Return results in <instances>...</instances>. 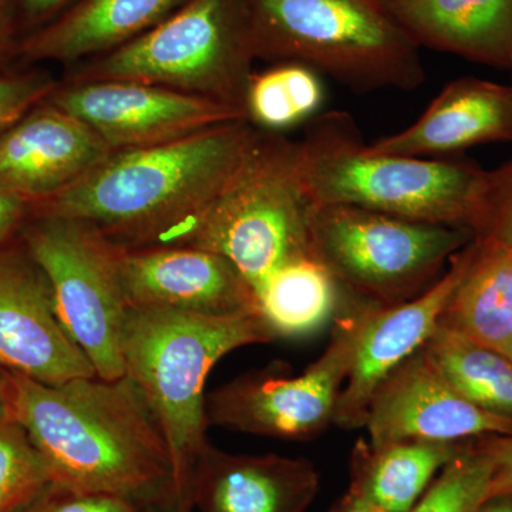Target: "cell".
<instances>
[{"label":"cell","instance_id":"obj_1","mask_svg":"<svg viewBox=\"0 0 512 512\" xmlns=\"http://www.w3.org/2000/svg\"><path fill=\"white\" fill-rule=\"evenodd\" d=\"M8 377L13 420L45 458L57 487L140 505L175 497L163 434L126 375L62 384Z\"/></svg>","mask_w":512,"mask_h":512},{"label":"cell","instance_id":"obj_2","mask_svg":"<svg viewBox=\"0 0 512 512\" xmlns=\"http://www.w3.org/2000/svg\"><path fill=\"white\" fill-rule=\"evenodd\" d=\"M258 128L232 121L160 146L114 151L32 215L93 225L124 249L184 245L238 170Z\"/></svg>","mask_w":512,"mask_h":512},{"label":"cell","instance_id":"obj_3","mask_svg":"<svg viewBox=\"0 0 512 512\" xmlns=\"http://www.w3.org/2000/svg\"><path fill=\"white\" fill-rule=\"evenodd\" d=\"M261 315L210 316L130 308L123 335L124 375L163 434L181 512H192V474L207 440L205 383L234 350L274 342Z\"/></svg>","mask_w":512,"mask_h":512},{"label":"cell","instance_id":"obj_4","mask_svg":"<svg viewBox=\"0 0 512 512\" xmlns=\"http://www.w3.org/2000/svg\"><path fill=\"white\" fill-rule=\"evenodd\" d=\"M303 187L313 205H352L406 220L477 232L490 171L446 158L369 150L346 111L313 117L298 141Z\"/></svg>","mask_w":512,"mask_h":512},{"label":"cell","instance_id":"obj_5","mask_svg":"<svg viewBox=\"0 0 512 512\" xmlns=\"http://www.w3.org/2000/svg\"><path fill=\"white\" fill-rule=\"evenodd\" d=\"M255 59L295 62L356 92H413L420 47L379 0H241Z\"/></svg>","mask_w":512,"mask_h":512},{"label":"cell","instance_id":"obj_6","mask_svg":"<svg viewBox=\"0 0 512 512\" xmlns=\"http://www.w3.org/2000/svg\"><path fill=\"white\" fill-rule=\"evenodd\" d=\"M311 207L298 141L258 128L238 170L181 247L225 256L256 293L281 266L313 255Z\"/></svg>","mask_w":512,"mask_h":512},{"label":"cell","instance_id":"obj_7","mask_svg":"<svg viewBox=\"0 0 512 512\" xmlns=\"http://www.w3.org/2000/svg\"><path fill=\"white\" fill-rule=\"evenodd\" d=\"M255 60L241 0H187L126 45L76 64L66 82L154 84L244 110Z\"/></svg>","mask_w":512,"mask_h":512},{"label":"cell","instance_id":"obj_8","mask_svg":"<svg viewBox=\"0 0 512 512\" xmlns=\"http://www.w3.org/2000/svg\"><path fill=\"white\" fill-rule=\"evenodd\" d=\"M309 239L313 256L352 298L396 305L433 285L476 232L352 205L312 204Z\"/></svg>","mask_w":512,"mask_h":512},{"label":"cell","instance_id":"obj_9","mask_svg":"<svg viewBox=\"0 0 512 512\" xmlns=\"http://www.w3.org/2000/svg\"><path fill=\"white\" fill-rule=\"evenodd\" d=\"M20 241L45 272L69 338L100 379H121L130 309L121 276L123 248L87 222L53 215H32Z\"/></svg>","mask_w":512,"mask_h":512},{"label":"cell","instance_id":"obj_10","mask_svg":"<svg viewBox=\"0 0 512 512\" xmlns=\"http://www.w3.org/2000/svg\"><path fill=\"white\" fill-rule=\"evenodd\" d=\"M357 333V299L339 316L328 348L302 375L284 370L247 373L205 399L208 426L281 440H309L333 423L348 379Z\"/></svg>","mask_w":512,"mask_h":512},{"label":"cell","instance_id":"obj_11","mask_svg":"<svg viewBox=\"0 0 512 512\" xmlns=\"http://www.w3.org/2000/svg\"><path fill=\"white\" fill-rule=\"evenodd\" d=\"M47 101L83 121L113 151L160 146L247 120L231 104L128 80L60 83Z\"/></svg>","mask_w":512,"mask_h":512},{"label":"cell","instance_id":"obj_12","mask_svg":"<svg viewBox=\"0 0 512 512\" xmlns=\"http://www.w3.org/2000/svg\"><path fill=\"white\" fill-rule=\"evenodd\" d=\"M473 242L451 258L433 285L409 301L373 305L357 299L352 365L339 394L333 423L343 429L365 426L367 410L380 384L423 348L439 326L441 315L466 272Z\"/></svg>","mask_w":512,"mask_h":512},{"label":"cell","instance_id":"obj_13","mask_svg":"<svg viewBox=\"0 0 512 512\" xmlns=\"http://www.w3.org/2000/svg\"><path fill=\"white\" fill-rule=\"evenodd\" d=\"M0 370L46 384L97 376L63 329L52 286L22 241L0 247Z\"/></svg>","mask_w":512,"mask_h":512},{"label":"cell","instance_id":"obj_14","mask_svg":"<svg viewBox=\"0 0 512 512\" xmlns=\"http://www.w3.org/2000/svg\"><path fill=\"white\" fill-rule=\"evenodd\" d=\"M370 446L397 441L464 443L474 437L512 436V419L460 396L417 350L376 390L365 420Z\"/></svg>","mask_w":512,"mask_h":512},{"label":"cell","instance_id":"obj_15","mask_svg":"<svg viewBox=\"0 0 512 512\" xmlns=\"http://www.w3.org/2000/svg\"><path fill=\"white\" fill-rule=\"evenodd\" d=\"M121 276L128 308L198 315H261L251 284L229 259L207 249L165 245L124 249Z\"/></svg>","mask_w":512,"mask_h":512},{"label":"cell","instance_id":"obj_16","mask_svg":"<svg viewBox=\"0 0 512 512\" xmlns=\"http://www.w3.org/2000/svg\"><path fill=\"white\" fill-rule=\"evenodd\" d=\"M111 153L92 128L46 99L0 137V191L32 205L49 200Z\"/></svg>","mask_w":512,"mask_h":512},{"label":"cell","instance_id":"obj_17","mask_svg":"<svg viewBox=\"0 0 512 512\" xmlns=\"http://www.w3.org/2000/svg\"><path fill=\"white\" fill-rule=\"evenodd\" d=\"M318 470L305 458L232 454L208 443L192 474L197 512H305L319 493Z\"/></svg>","mask_w":512,"mask_h":512},{"label":"cell","instance_id":"obj_18","mask_svg":"<svg viewBox=\"0 0 512 512\" xmlns=\"http://www.w3.org/2000/svg\"><path fill=\"white\" fill-rule=\"evenodd\" d=\"M498 141L512 143V86L461 77L409 127L367 147L394 156L441 158Z\"/></svg>","mask_w":512,"mask_h":512},{"label":"cell","instance_id":"obj_19","mask_svg":"<svg viewBox=\"0 0 512 512\" xmlns=\"http://www.w3.org/2000/svg\"><path fill=\"white\" fill-rule=\"evenodd\" d=\"M187 0H77L23 37L19 60L66 66L119 49L177 12Z\"/></svg>","mask_w":512,"mask_h":512},{"label":"cell","instance_id":"obj_20","mask_svg":"<svg viewBox=\"0 0 512 512\" xmlns=\"http://www.w3.org/2000/svg\"><path fill=\"white\" fill-rule=\"evenodd\" d=\"M419 47L512 69V0H379Z\"/></svg>","mask_w":512,"mask_h":512},{"label":"cell","instance_id":"obj_21","mask_svg":"<svg viewBox=\"0 0 512 512\" xmlns=\"http://www.w3.org/2000/svg\"><path fill=\"white\" fill-rule=\"evenodd\" d=\"M440 326L505 355L512 338V247L488 239L473 254Z\"/></svg>","mask_w":512,"mask_h":512},{"label":"cell","instance_id":"obj_22","mask_svg":"<svg viewBox=\"0 0 512 512\" xmlns=\"http://www.w3.org/2000/svg\"><path fill=\"white\" fill-rule=\"evenodd\" d=\"M466 448L464 443L430 441L370 446L360 440L353 451L349 491L384 512H409L440 471Z\"/></svg>","mask_w":512,"mask_h":512},{"label":"cell","instance_id":"obj_23","mask_svg":"<svg viewBox=\"0 0 512 512\" xmlns=\"http://www.w3.org/2000/svg\"><path fill=\"white\" fill-rule=\"evenodd\" d=\"M345 289L313 255L289 262L256 291L259 313L278 338L311 335L335 318Z\"/></svg>","mask_w":512,"mask_h":512},{"label":"cell","instance_id":"obj_24","mask_svg":"<svg viewBox=\"0 0 512 512\" xmlns=\"http://www.w3.org/2000/svg\"><path fill=\"white\" fill-rule=\"evenodd\" d=\"M421 352L468 402L512 419V362L503 353L440 325Z\"/></svg>","mask_w":512,"mask_h":512},{"label":"cell","instance_id":"obj_25","mask_svg":"<svg viewBox=\"0 0 512 512\" xmlns=\"http://www.w3.org/2000/svg\"><path fill=\"white\" fill-rule=\"evenodd\" d=\"M325 103V86L312 67L275 63L252 73L245 90L247 120L259 130L281 133L318 116Z\"/></svg>","mask_w":512,"mask_h":512},{"label":"cell","instance_id":"obj_26","mask_svg":"<svg viewBox=\"0 0 512 512\" xmlns=\"http://www.w3.org/2000/svg\"><path fill=\"white\" fill-rule=\"evenodd\" d=\"M55 487L45 458L18 421L0 424V512H30Z\"/></svg>","mask_w":512,"mask_h":512},{"label":"cell","instance_id":"obj_27","mask_svg":"<svg viewBox=\"0 0 512 512\" xmlns=\"http://www.w3.org/2000/svg\"><path fill=\"white\" fill-rule=\"evenodd\" d=\"M493 474V444L467 447L451 460L409 512H476Z\"/></svg>","mask_w":512,"mask_h":512},{"label":"cell","instance_id":"obj_28","mask_svg":"<svg viewBox=\"0 0 512 512\" xmlns=\"http://www.w3.org/2000/svg\"><path fill=\"white\" fill-rule=\"evenodd\" d=\"M59 84L45 70L0 72V137L33 107L45 101Z\"/></svg>","mask_w":512,"mask_h":512},{"label":"cell","instance_id":"obj_29","mask_svg":"<svg viewBox=\"0 0 512 512\" xmlns=\"http://www.w3.org/2000/svg\"><path fill=\"white\" fill-rule=\"evenodd\" d=\"M476 237L512 247V160L490 171L484 214Z\"/></svg>","mask_w":512,"mask_h":512},{"label":"cell","instance_id":"obj_30","mask_svg":"<svg viewBox=\"0 0 512 512\" xmlns=\"http://www.w3.org/2000/svg\"><path fill=\"white\" fill-rule=\"evenodd\" d=\"M144 507L126 498L76 493L56 485L30 512H143Z\"/></svg>","mask_w":512,"mask_h":512},{"label":"cell","instance_id":"obj_31","mask_svg":"<svg viewBox=\"0 0 512 512\" xmlns=\"http://www.w3.org/2000/svg\"><path fill=\"white\" fill-rule=\"evenodd\" d=\"M23 37L18 0H0V72L19 59Z\"/></svg>","mask_w":512,"mask_h":512},{"label":"cell","instance_id":"obj_32","mask_svg":"<svg viewBox=\"0 0 512 512\" xmlns=\"http://www.w3.org/2000/svg\"><path fill=\"white\" fill-rule=\"evenodd\" d=\"M32 218V204L0 191V247L15 242Z\"/></svg>","mask_w":512,"mask_h":512},{"label":"cell","instance_id":"obj_33","mask_svg":"<svg viewBox=\"0 0 512 512\" xmlns=\"http://www.w3.org/2000/svg\"><path fill=\"white\" fill-rule=\"evenodd\" d=\"M77 0H18L23 35L43 28Z\"/></svg>","mask_w":512,"mask_h":512},{"label":"cell","instance_id":"obj_34","mask_svg":"<svg viewBox=\"0 0 512 512\" xmlns=\"http://www.w3.org/2000/svg\"><path fill=\"white\" fill-rule=\"evenodd\" d=\"M508 494H512V436L493 444V474L485 501Z\"/></svg>","mask_w":512,"mask_h":512},{"label":"cell","instance_id":"obj_35","mask_svg":"<svg viewBox=\"0 0 512 512\" xmlns=\"http://www.w3.org/2000/svg\"><path fill=\"white\" fill-rule=\"evenodd\" d=\"M330 512H384L377 508L376 505L370 504L369 501L363 500L359 495L350 493L345 494V497L339 501Z\"/></svg>","mask_w":512,"mask_h":512},{"label":"cell","instance_id":"obj_36","mask_svg":"<svg viewBox=\"0 0 512 512\" xmlns=\"http://www.w3.org/2000/svg\"><path fill=\"white\" fill-rule=\"evenodd\" d=\"M13 419L8 372L0 370V424Z\"/></svg>","mask_w":512,"mask_h":512},{"label":"cell","instance_id":"obj_37","mask_svg":"<svg viewBox=\"0 0 512 512\" xmlns=\"http://www.w3.org/2000/svg\"><path fill=\"white\" fill-rule=\"evenodd\" d=\"M476 512H512V494L490 498L484 501Z\"/></svg>","mask_w":512,"mask_h":512},{"label":"cell","instance_id":"obj_38","mask_svg":"<svg viewBox=\"0 0 512 512\" xmlns=\"http://www.w3.org/2000/svg\"><path fill=\"white\" fill-rule=\"evenodd\" d=\"M143 512H181V510L177 498L171 495V497L163 498L156 503L147 504L143 508Z\"/></svg>","mask_w":512,"mask_h":512},{"label":"cell","instance_id":"obj_39","mask_svg":"<svg viewBox=\"0 0 512 512\" xmlns=\"http://www.w3.org/2000/svg\"><path fill=\"white\" fill-rule=\"evenodd\" d=\"M505 356H507L508 359H510L512 362V338L510 343H508L507 350H505Z\"/></svg>","mask_w":512,"mask_h":512}]
</instances>
